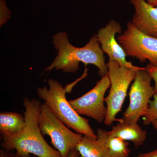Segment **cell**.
<instances>
[{
	"label": "cell",
	"mask_w": 157,
	"mask_h": 157,
	"mask_svg": "<svg viewBox=\"0 0 157 157\" xmlns=\"http://www.w3.org/2000/svg\"><path fill=\"white\" fill-rule=\"evenodd\" d=\"M85 78L83 76L70 84L69 88L63 87L58 81L52 78L48 80L49 88L46 86L37 89L38 97L45 101L54 114L63 123L76 133L84 136L97 138L90 126L89 120L82 117L76 112L66 98V93L80 80Z\"/></svg>",
	"instance_id": "3"
},
{
	"label": "cell",
	"mask_w": 157,
	"mask_h": 157,
	"mask_svg": "<svg viewBox=\"0 0 157 157\" xmlns=\"http://www.w3.org/2000/svg\"><path fill=\"white\" fill-rule=\"evenodd\" d=\"M110 81V89L104 101L107 104V113L104 124L110 126L114 121L121 122L117 114L121 111L129 86L135 80L137 70L122 67L118 62L109 59L107 63Z\"/></svg>",
	"instance_id": "4"
},
{
	"label": "cell",
	"mask_w": 157,
	"mask_h": 157,
	"mask_svg": "<svg viewBox=\"0 0 157 157\" xmlns=\"http://www.w3.org/2000/svg\"><path fill=\"white\" fill-rule=\"evenodd\" d=\"M97 138L103 144L110 157H128L131 152L129 143L118 137H114L109 131L98 129Z\"/></svg>",
	"instance_id": "12"
},
{
	"label": "cell",
	"mask_w": 157,
	"mask_h": 157,
	"mask_svg": "<svg viewBox=\"0 0 157 157\" xmlns=\"http://www.w3.org/2000/svg\"><path fill=\"white\" fill-rule=\"evenodd\" d=\"M147 2L153 7H157V0H146Z\"/></svg>",
	"instance_id": "21"
},
{
	"label": "cell",
	"mask_w": 157,
	"mask_h": 157,
	"mask_svg": "<svg viewBox=\"0 0 157 157\" xmlns=\"http://www.w3.org/2000/svg\"><path fill=\"white\" fill-rule=\"evenodd\" d=\"M114 137H118L125 141H132L135 147L143 145L146 140L147 133L137 123L127 124L118 122L112 127L109 131Z\"/></svg>",
	"instance_id": "11"
},
{
	"label": "cell",
	"mask_w": 157,
	"mask_h": 157,
	"mask_svg": "<svg viewBox=\"0 0 157 157\" xmlns=\"http://www.w3.org/2000/svg\"><path fill=\"white\" fill-rule=\"evenodd\" d=\"M152 80L146 68L137 71L129 91L128 107L121 118L122 123H137L140 118L146 113L150 101L155 94L154 88L151 85Z\"/></svg>",
	"instance_id": "6"
},
{
	"label": "cell",
	"mask_w": 157,
	"mask_h": 157,
	"mask_svg": "<svg viewBox=\"0 0 157 157\" xmlns=\"http://www.w3.org/2000/svg\"><path fill=\"white\" fill-rule=\"evenodd\" d=\"M1 19H0V25L1 27L4 25L9 19L10 17V11L8 10L6 5L2 2L1 0Z\"/></svg>",
	"instance_id": "17"
},
{
	"label": "cell",
	"mask_w": 157,
	"mask_h": 157,
	"mask_svg": "<svg viewBox=\"0 0 157 157\" xmlns=\"http://www.w3.org/2000/svg\"><path fill=\"white\" fill-rule=\"evenodd\" d=\"M38 122L42 135L50 137L52 144L62 157H67L82 139V135L72 132L56 116L45 102L41 106Z\"/></svg>",
	"instance_id": "5"
},
{
	"label": "cell",
	"mask_w": 157,
	"mask_h": 157,
	"mask_svg": "<svg viewBox=\"0 0 157 157\" xmlns=\"http://www.w3.org/2000/svg\"><path fill=\"white\" fill-rule=\"evenodd\" d=\"M136 157H157V148L153 151L140 154Z\"/></svg>",
	"instance_id": "18"
},
{
	"label": "cell",
	"mask_w": 157,
	"mask_h": 157,
	"mask_svg": "<svg viewBox=\"0 0 157 157\" xmlns=\"http://www.w3.org/2000/svg\"><path fill=\"white\" fill-rule=\"evenodd\" d=\"M42 105L38 99H24L25 126L18 133L2 137L3 149L9 151L15 150L17 157L30 154L38 157H62L57 150L46 142L39 128L38 117Z\"/></svg>",
	"instance_id": "1"
},
{
	"label": "cell",
	"mask_w": 157,
	"mask_h": 157,
	"mask_svg": "<svg viewBox=\"0 0 157 157\" xmlns=\"http://www.w3.org/2000/svg\"><path fill=\"white\" fill-rule=\"evenodd\" d=\"M79 155H80V154L76 148L70 151L68 153L67 157H78Z\"/></svg>",
	"instance_id": "20"
},
{
	"label": "cell",
	"mask_w": 157,
	"mask_h": 157,
	"mask_svg": "<svg viewBox=\"0 0 157 157\" xmlns=\"http://www.w3.org/2000/svg\"><path fill=\"white\" fill-rule=\"evenodd\" d=\"M117 39L127 56L135 58L141 63L148 60L150 64L157 66V38L141 33L129 21L126 29Z\"/></svg>",
	"instance_id": "7"
},
{
	"label": "cell",
	"mask_w": 157,
	"mask_h": 157,
	"mask_svg": "<svg viewBox=\"0 0 157 157\" xmlns=\"http://www.w3.org/2000/svg\"><path fill=\"white\" fill-rule=\"evenodd\" d=\"M110 86L107 73L97 82L95 86L81 97L69 101L72 107L79 115L86 116L98 123L104 122L107 113L104 96Z\"/></svg>",
	"instance_id": "8"
},
{
	"label": "cell",
	"mask_w": 157,
	"mask_h": 157,
	"mask_svg": "<svg viewBox=\"0 0 157 157\" xmlns=\"http://www.w3.org/2000/svg\"><path fill=\"white\" fill-rule=\"evenodd\" d=\"M135 9L132 24L138 30L157 39V7H153L146 0H130Z\"/></svg>",
	"instance_id": "10"
},
{
	"label": "cell",
	"mask_w": 157,
	"mask_h": 157,
	"mask_svg": "<svg viewBox=\"0 0 157 157\" xmlns=\"http://www.w3.org/2000/svg\"><path fill=\"white\" fill-rule=\"evenodd\" d=\"M0 157H16V154L12 153L11 151L4 149L1 150Z\"/></svg>",
	"instance_id": "19"
},
{
	"label": "cell",
	"mask_w": 157,
	"mask_h": 157,
	"mask_svg": "<svg viewBox=\"0 0 157 157\" xmlns=\"http://www.w3.org/2000/svg\"><path fill=\"white\" fill-rule=\"evenodd\" d=\"M54 48L57 56L53 61L45 70L51 71L55 69L65 73H75L79 68V63L95 66L101 77L108 73L107 64L105 63L104 52L100 47L96 35L93 36L84 47H75L70 44L66 32H60L52 36Z\"/></svg>",
	"instance_id": "2"
},
{
	"label": "cell",
	"mask_w": 157,
	"mask_h": 157,
	"mask_svg": "<svg viewBox=\"0 0 157 157\" xmlns=\"http://www.w3.org/2000/svg\"><path fill=\"white\" fill-rule=\"evenodd\" d=\"M22 157H36L32 156H31V155H29L26 156Z\"/></svg>",
	"instance_id": "23"
},
{
	"label": "cell",
	"mask_w": 157,
	"mask_h": 157,
	"mask_svg": "<svg viewBox=\"0 0 157 157\" xmlns=\"http://www.w3.org/2000/svg\"><path fill=\"white\" fill-rule=\"evenodd\" d=\"M151 124L157 132V120L152 121Z\"/></svg>",
	"instance_id": "22"
},
{
	"label": "cell",
	"mask_w": 157,
	"mask_h": 157,
	"mask_svg": "<svg viewBox=\"0 0 157 157\" xmlns=\"http://www.w3.org/2000/svg\"><path fill=\"white\" fill-rule=\"evenodd\" d=\"M25 125L24 116L14 112L0 113V134L2 137L10 136L20 132Z\"/></svg>",
	"instance_id": "13"
},
{
	"label": "cell",
	"mask_w": 157,
	"mask_h": 157,
	"mask_svg": "<svg viewBox=\"0 0 157 157\" xmlns=\"http://www.w3.org/2000/svg\"><path fill=\"white\" fill-rule=\"evenodd\" d=\"M76 149L81 157H110L98 138L84 135L76 147Z\"/></svg>",
	"instance_id": "14"
},
{
	"label": "cell",
	"mask_w": 157,
	"mask_h": 157,
	"mask_svg": "<svg viewBox=\"0 0 157 157\" xmlns=\"http://www.w3.org/2000/svg\"><path fill=\"white\" fill-rule=\"evenodd\" d=\"M122 31L121 24L114 20L109 21L105 27L100 29L96 36L102 50L108 55L109 59L116 61L122 67L137 71L145 69L134 66L127 60L125 52L115 37L117 34L121 35Z\"/></svg>",
	"instance_id": "9"
},
{
	"label": "cell",
	"mask_w": 157,
	"mask_h": 157,
	"mask_svg": "<svg viewBox=\"0 0 157 157\" xmlns=\"http://www.w3.org/2000/svg\"><path fill=\"white\" fill-rule=\"evenodd\" d=\"M153 99L151 100L149 104L148 109L143 116L144 125L150 124L152 121L157 120V94H155Z\"/></svg>",
	"instance_id": "15"
},
{
	"label": "cell",
	"mask_w": 157,
	"mask_h": 157,
	"mask_svg": "<svg viewBox=\"0 0 157 157\" xmlns=\"http://www.w3.org/2000/svg\"><path fill=\"white\" fill-rule=\"evenodd\" d=\"M146 70L151 76L155 82V94H157V66L148 64L146 67Z\"/></svg>",
	"instance_id": "16"
}]
</instances>
